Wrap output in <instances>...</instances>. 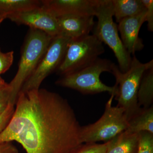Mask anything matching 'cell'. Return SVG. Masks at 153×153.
Returning <instances> with one entry per match:
<instances>
[{
	"label": "cell",
	"mask_w": 153,
	"mask_h": 153,
	"mask_svg": "<svg viewBox=\"0 0 153 153\" xmlns=\"http://www.w3.org/2000/svg\"><path fill=\"white\" fill-rule=\"evenodd\" d=\"M0 144L16 141L27 153H72L82 144L81 126L65 99L45 89L20 91Z\"/></svg>",
	"instance_id": "6da1fadb"
},
{
	"label": "cell",
	"mask_w": 153,
	"mask_h": 153,
	"mask_svg": "<svg viewBox=\"0 0 153 153\" xmlns=\"http://www.w3.org/2000/svg\"><path fill=\"white\" fill-rule=\"evenodd\" d=\"M53 38L41 30L30 29L22 49L18 71L9 83L12 89L11 104H16L22 86L35 71Z\"/></svg>",
	"instance_id": "7a4b0ae2"
},
{
	"label": "cell",
	"mask_w": 153,
	"mask_h": 153,
	"mask_svg": "<svg viewBox=\"0 0 153 153\" xmlns=\"http://www.w3.org/2000/svg\"><path fill=\"white\" fill-rule=\"evenodd\" d=\"M153 66V60L142 63L134 55L132 57L128 70L123 73L118 66L114 64L111 73L116 79L117 94L115 97L117 106L123 108L128 121L137 114L141 108L137 101V93L140 82L145 71Z\"/></svg>",
	"instance_id": "3957f363"
},
{
	"label": "cell",
	"mask_w": 153,
	"mask_h": 153,
	"mask_svg": "<svg viewBox=\"0 0 153 153\" xmlns=\"http://www.w3.org/2000/svg\"><path fill=\"white\" fill-rule=\"evenodd\" d=\"M114 63L110 60L100 57L89 66L78 71L63 76L56 82L57 85L79 91L84 94H94L108 92L115 97L117 94V85L109 86L100 79L103 72L111 73Z\"/></svg>",
	"instance_id": "277c9868"
},
{
	"label": "cell",
	"mask_w": 153,
	"mask_h": 153,
	"mask_svg": "<svg viewBox=\"0 0 153 153\" xmlns=\"http://www.w3.org/2000/svg\"><path fill=\"white\" fill-rule=\"evenodd\" d=\"M95 16L97 22L93 35L112 50L120 70L125 73L130 68L132 57L123 46L119 35L117 25L114 22L111 0H98Z\"/></svg>",
	"instance_id": "5b68a950"
},
{
	"label": "cell",
	"mask_w": 153,
	"mask_h": 153,
	"mask_svg": "<svg viewBox=\"0 0 153 153\" xmlns=\"http://www.w3.org/2000/svg\"><path fill=\"white\" fill-rule=\"evenodd\" d=\"M114 97V95L111 94L105 105L104 113L98 120L81 126L80 139L82 144L107 142L126 130L128 120L123 108L112 106Z\"/></svg>",
	"instance_id": "8992f818"
},
{
	"label": "cell",
	"mask_w": 153,
	"mask_h": 153,
	"mask_svg": "<svg viewBox=\"0 0 153 153\" xmlns=\"http://www.w3.org/2000/svg\"><path fill=\"white\" fill-rule=\"evenodd\" d=\"M104 52L103 43L93 34L71 40L57 69V73L64 76L82 69L94 62Z\"/></svg>",
	"instance_id": "52a82bcc"
},
{
	"label": "cell",
	"mask_w": 153,
	"mask_h": 153,
	"mask_svg": "<svg viewBox=\"0 0 153 153\" xmlns=\"http://www.w3.org/2000/svg\"><path fill=\"white\" fill-rule=\"evenodd\" d=\"M71 40L61 36L53 38L35 71L24 83L21 91L39 89L44 79L60 66Z\"/></svg>",
	"instance_id": "ba28073f"
},
{
	"label": "cell",
	"mask_w": 153,
	"mask_h": 153,
	"mask_svg": "<svg viewBox=\"0 0 153 153\" xmlns=\"http://www.w3.org/2000/svg\"><path fill=\"white\" fill-rule=\"evenodd\" d=\"M7 19L17 25H27L30 29L41 30L53 38L59 36L57 17L42 5L30 10L10 14Z\"/></svg>",
	"instance_id": "9c48e42d"
},
{
	"label": "cell",
	"mask_w": 153,
	"mask_h": 153,
	"mask_svg": "<svg viewBox=\"0 0 153 153\" xmlns=\"http://www.w3.org/2000/svg\"><path fill=\"white\" fill-rule=\"evenodd\" d=\"M146 10L136 16L123 19L118 23L121 40L130 55H134L136 52L141 51L144 47L139 34L143 24L146 22Z\"/></svg>",
	"instance_id": "30bf717a"
},
{
	"label": "cell",
	"mask_w": 153,
	"mask_h": 153,
	"mask_svg": "<svg viewBox=\"0 0 153 153\" xmlns=\"http://www.w3.org/2000/svg\"><path fill=\"white\" fill-rule=\"evenodd\" d=\"M98 0H44L43 7L56 17L67 15L95 16Z\"/></svg>",
	"instance_id": "8fae6325"
},
{
	"label": "cell",
	"mask_w": 153,
	"mask_h": 153,
	"mask_svg": "<svg viewBox=\"0 0 153 153\" xmlns=\"http://www.w3.org/2000/svg\"><path fill=\"white\" fill-rule=\"evenodd\" d=\"M57 18L59 36L71 40L90 35L95 26L94 16H92L67 15Z\"/></svg>",
	"instance_id": "7c38bea8"
},
{
	"label": "cell",
	"mask_w": 153,
	"mask_h": 153,
	"mask_svg": "<svg viewBox=\"0 0 153 153\" xmlns=\"http://www.w3.org/2000/svg\"><path fill=\"white\" fill-rule=\"evenodd\" d=\"M138 134L124 131L107 142L106 153H137Z\"/></svg>",
	"instance_id": "4fadbf2b"
},
{
	"label": "cell",
	"mask_w": 153,
	"mask_h": 153,
	"mask_svg": "<svg viewBox=\"0 0 153 153\" xmlns=\"http://www.w3.org/2000/svg\"><path fill=\"white\" fill-rule=\"evenodd\" d=\"M114 17L117 23L146 10L142 0H111Z\"/></svg>",
	"instance_id": "5bb4252c"
},
{
	"label": "cell",
	"mask_w": 153,
	"mask_h": 153,
	"mask_svg": "<svg viewBox=\"0 0 153 153\" xmlns=\"http://www.w3.org/2000/svg\"><path fill=\"white\" fill-rule=\"evenodd\" d=\"M125 131L135 134L147 131L153 134L152 105L148 108H141L139 112L129 120Z\"/></svg>",
	"instance_id": "9a60e30c"
},
{
	"label": "cell",
	"mask_w": 153,
	"mask_h": 153,
	"mask_svg": "<svg viewBox=\"0 0 153 153\" xmlns=\"http://www.w3.org/2000/svg\"><path fill=\"white\" fill-rule=\"evenodd\" d=\"M138 103L140 107L148 108L153 101V66L147 69L143 74L137 93Z\"/></svg>",
	"instance_id": "2e32d148"
},
{
	"label": "cell",
	"mask_w": 153,
	"mask_h": 153,
	"mask_svg": "<svg viewBox=\"0 0 153 153\" xmlns=\"http://www.w3.org/2000/svg\"><path fill=\"white\" fill-rule=\"evenodd\" d=\"M42 5L37 0H0V13L7 17L10 14L30 10Z\"/></svg>",
	"instance_id": "e0dca14e"
},
{
	"label": "cell",
	"mask_w": 153,
	"mask_h": 153,
	"mask_svg": "<svg viewBox=\"0 0 153 153\" xmlns=\"http://www.w3.org/2000/svg\"><path fill=\"white\" fill-rule=\"evenodd\" d=\"M139 143L137 153H153V134L147 131L138 133Z\"/></svg>",
	"instance_id": "ac0fdd59"
},
{
	"label": "cell",
	"mask_w": 153,
	"mask_h": 153,
	"mask_svg": "<svg viewBox=\"0 0 153 153\" xmlns=\"http://www.w3.org/2000/svg\"><path fill=\"white\" fill-rule=\"evenodd\" d=\"M107 142L103 144L87 143L81 145L72 153H106Z\"/></svg>",
	"instance_id": "d6986e66"
},
{
	"label": "cell",
	"mask_w": 153,
	"mask_h": 153,
	"mask_svg": "<svg viewBox=\"0 0 153 153\" xmlns=\"http://www.w3.org/2000/svg\"><path fill=\"white\" fill-rule=\"evenodd\" d=\"M14 59L13 51L3 53L0 50V76L7 71L13 64Z\"/></svg>",
	"instance_id": "ffe728a7"
},
{
	"label": "cell",
	"mask_w": 153,
	"mask_h": 153,
	"mask_svg": "<svg viewBox=\"0 0 153 153\" xmlns=\"http://www.w3.org/2000/svg\"><path fill=\"white\" fill-rule=\"evenodd\" d=\"M12 89L8 85L0 88V115L2 114L10 104Z\"/></svg>",
	"instance_id": "44dd1931"
},
{
	"label": "cell",
	"mask_w": 153,
	"mask_h": 153,
	"mask_svg": "<svg viewBox=\"0 0 153 153\" xmlns=\"http://www.w3.org/2000/svg\"><path fill=\"white\" fill-rule=\"evenodd\" d=\"M146 8V22H147L148 30L150 32L153 31V1L142 0Z\"/></svg>",
	"instance_id": "7402d4cb"
},
{
	"label": "cell",
	"mask_w": 153,
	"mask_h": 153,
	"mask_svg": "<svg viewBox=\"0 0 153 153\" xmlns=\"http://www.w3.org/2000/svg\"><path fill=\"white\" fill-rule=\"evenodd\" d=\"M14 109V105L10 103L5 110L0 115V134L1 133L8 123L13 114Z\"/></svg>",
	"instance_id": "603a6c76"
},
{
	"label": "cell",
	"mask_w": 153,
	"mask_h": 153,
	"mask_svg": "<svg viewBox=\"0 0 153 153\" xmlns=\"http://www.w3.org/2000/svg\"><path fill=\"white\" fill-rule=\"evenodd\" d=\"M0 153H19V151L12 142L4 143L0 144Z\"/></svg>",
	"instance_id": "cb8c5ba5"
},
{
	"label": "cell",
	"mask_w": 153,
	"mask_h": 153,
	"mask_svg": "<svg viewBox=\"0 0 153 153\" xmlns=\"http://www.w3.org/2000/svg\"><path fill=\"white\" fill-rule=\"evenodd\" d=\"M8 85V83H6L4 80L0 76V88L6 87Z\"/></svg>",
	"instance_id": "d4e9b609"
},
{
	"label": "cell",
	"mask_w": 153,
	"mask_h": 153,
	"mask_svg": "<svg viewBox=\"0 0 153 153\" xmlns=\"http://www.w3.org/2000/svg\"><path fill=\"white\" fill-rule=\"evenodd\" d=\"M5 19H6L5 16L0 13V25H1V22H3V20H4Z\"/></svg>",
	"instance_id": "484cf974"
}]
</instances>
